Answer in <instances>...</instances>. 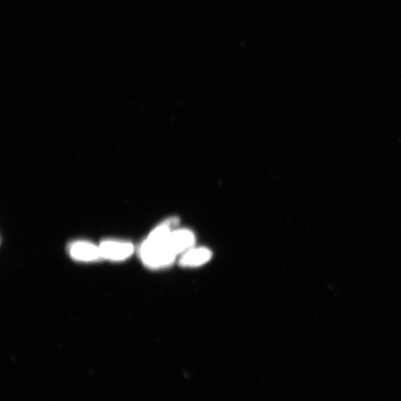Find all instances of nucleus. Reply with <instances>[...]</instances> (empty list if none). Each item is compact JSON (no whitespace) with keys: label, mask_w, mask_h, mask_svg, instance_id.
<instances>
[{"label":"nucleus","mask_w":401,"mask_h":401,"mask_svg":"<svg viewBox=\"0 0 401 401\" xmlns=\"http://www.w3.org/2000/svg\"><path fill=\"white\" fill-rule=\"evenodd\" d=\"M99 248L102 257L112 261H124L134 251L133 246L131 242L116 240L104 241Z\"/></svg>","instance_id":"f03ea898"},{"label":"nucleus","mask_w":401,"mask_h":401,"mask_svg":"<svg viewBox=\"0 0 401 401\" xmlns=\"http://www.w3.org/2000/svg\"><path fill=\"white\" fill-rule=\"evenodd\" d=\"M195 242V236L189 230L181 229L172 232L169 237V246L176 255L191 249Z\"/></svg>","instance_id":"20e7f679"},{"label":"nucleus","mask_w":401,"mask_h":401,"mask_svg":"<svg viewBox=\"0 0 401 401\" xmlns=\"http://www.w3.org/2000/svg\"><path fill=\"white\" fill-rule=\"evenodd\" d=\"M211 256L212 253L208 249H191L181 258L180 265L184 267L200 266L208 263Z\"/></svg>","instance_id":"39448f33"},{"label":"nucleus","mask_w":401,"mask_h":401,"mask_svg":"<svg viewBox=\"0 0 401 401\" xmlns=\"http://www.w3.org/2000/svg\"><path fill=\"white\" fill-rule=\"evenodd\" d=\"M176 218H171L157 226L149 235L140 249V256L150 268H162L175 260L176 253L169 246V237L178 225Z\"/></svg>","instance_id":"f257e3e1"},{"label":"nucleus","mask_w":401,"mask_h":401,"mask_svg":"<svg viewBox=\"0 0 401 401\" xmlns=\"http://www.w3.org/2000/svg\"><path fill=\"white\" fill-rule=\"evenodd\" d=\"M68 252L74 260L81 262H93L103 258L99 247L85 241L71 243Z\"/></svg>","instance_id":"7ed1b4c3"}]
</instances>
